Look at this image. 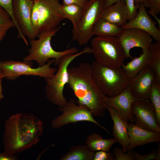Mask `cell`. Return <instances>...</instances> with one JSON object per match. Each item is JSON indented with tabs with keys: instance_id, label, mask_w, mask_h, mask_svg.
Returning <instances> with one entry per match:
<instances>
[{
	"instance_id": "6da1fadb",
	"label": "cell",
	"mask_w": 160,
	"mask_h": 160,
	"mask_svg": "<svg viewBox=\"0 0 160 160\" xmlns=\"http://www.w3.org/2000/svg\"><path fill=\"white\" fill-rule=\"evenodd\" d=\"M42 121L31 113H18L5 121L3 136L4 152L15 155L36 144L43 133Z\"/></svg>"
},
{
	"instance_id": "7a4b0ae2",
	"label": "cell",
	"mask_w": 160,
	"mask_h": 160,
	"mask_svg": "<svg viewBox=\"0 0 160 160\" xmlns=\"http://www.w3.org/2000/svg\"><path fill=\"white\" fill-rule=\"evenodd\" d=\"M68 84L77 99L76 104L87 107L93 116H103L107 96L93 80L91 64L81 63L68 68Z\"/></svg>"
},
{
	"instance_id": "3957f363",
	"label": "cell",
	"mask_w": 160,
	"mask_h": 160,
	"mask_svg": "<svg viewBox=\"0 0 160 160\" xmlns=\"http://www.w3.org/2000/svg\"><path fill=\"white\" fill-rule=\"evenodd\" d=\"M86 53H91V47H86L81 51L63 56L58 63V69L52 78L45 79L46 85L45 90L47 99L53 105L62 107L67 102L63 95L65 85L68 83V67L76 58Z\"/></svg>"
},
{
	"instance_id": "277c9868",
	"label": "cell",
	"mask_w": 160,
	"mask_h": 160,
	"mask_svg": "<svg viewBox=\"0 0 160 160\" xmlns=\"http://www.w3.org/2000/svg\"><path fill=\"white\" fill-rule=\"evenodd\" d=\"M91 65L93 80L107 97L119 95L131 81L121 67L104 65L95 61L92 62Z\"/></svg>"
},
{
	"instance_id": "5b68a950",
	"label": "cell",
	"mask_w": 160,
	"mask_h": 160,
	"mask_svg": "<svg viewBox=\"0 0 160 160\" xmlns=\"http://www.w3.org/2000/svg\"><path fill=\"white\" fill-rule=\"evenodd\" d=\"M61 27V26H58L54 29L40 33L37 40H30L31 47L28 50V54L23 58V60L35 61L40 67L46 64L50 59H53L55 60V65H57L63 56L78 52V49L75 47L62 51H57L53 49L51 40Z\"/></svg>"
},
{
	"instance_id": "8992f818",
	"label": "cell",
	"mask_w": 160,
	"mask_h": 160,
	"mask_svg": "<svg viewBox=\"0 0 160 160\" xmlns=\"http://www.w3.org/2000/svg\"><path fill=\"white\" fill-rule=\"evenodd\" d=\"M91 53L95 61L105 65L121 67L126 58L119 37L97 36L91 41Z\"/></svg>"
},
{
	"instance_id": "52a82bcc",
	"label": "cell",
	"mask_w": 160,
	"mask_h": 160,
	"mask_svg": "<svg viewBox=\"0 0 160 160\" xmlns=\"http://www.w3.org/2000/svg\"><path fill=\"white\" fill-rule=\"evenodd\" d=\"M105 0H88L83 7L82 14L72 30V41L79 45L88 43L92 37V28L105 7Z\"/></svg>"
},
{
	"instance_id": "ba28073f",
	"label": "cell",
	"mask_w": 160,
	"mask_h": 160,
	"mask_svg": "<svg viewBox=\"0 0 160 160\" xmlns=\"http://www.w3.org/2000/svg\"><path fill=\"white\" fill-rule=\"evenodd\" d=\"M55 62V59H51L43 66L33 68H32L33 63L31 61H0V72L4 78L12 81L23 75L38 76L45 79L50 78L54 75L57 70L51 67V65Z\"/></svg>"
},
{
	"instance_id": "9c48e42d",
	"label": "cell",
	"mask_w": 160,
	"mask_h": 160,
	"mask_svg": "<svg viewBox=\"0 0 160 160\" xmlns=\"http://www.w3.org/2000/svg\"><path fill=\"white\" fill-rule=\"evenodd\" d=\"M38 12L37 37L41 33L54 29L65 18L59 0H34Z\"/></svg>"
},
{
	"instance_id": "30bf717a",
	"label": "cell",
	"mask_w": 160,
	"mask_h": 160,
	"mask_svg": "<svg viewBox=\"0 0 160 160\" xmlns=\"http://www.w3.org/2000/svg\"><path fill=\"white\" fill-rule=\"evenodd\" d=\"M59 110L62 112L53 119L51 124L54 129H59L63 126L70 123L79 121H89L95 124L110 134L105 127L101 125L95 120L88 108L85 105L77 104L75 100L71 99L67 101L65 105L59 108Z\"/></svg>"
},
{
	"instance_id": "8fae6325",
	"label": "cell",
	"mask_w": 160,
	"mask_h": 160,
	"mask_svg": "<svg viewBox=\"0 0 160 160\" xmlns=\"http://www.w3.org/2000/svg\"><path fill=\"white\" fill-rule=\"evenodd\" d=\"M135 124L142 128L160 133L154 107L149 100H136L131 106Z\"/></svg>"
},
{
	"instance_id": "7c38bea8",
	"label": "cell",
	"mask_w": 160,
	"mask_h": 160,
	"mask_svg": "<svg viewBox=\"0 0 160 160\" xmlns=\"http://www.w3.org/2000/svg\"><path fill=\"white\" fill-rule=\"evenodd\" d=\"M33 3V0H12V2L14 18L23 35L30 40L36 37L31 22Z\"/></svg>"
},
{
	"instance_id": "4fadbf2b",
	"label": "cell",
	"mask_w": 160,
	"mask_h": 160,
	"mask_svg": "<svg viewBox=\"0 0 160 160\" xmlns=\"http://www.w3.org/2000/svg\"><path fill=\"white\" fill-rule=\"evenodd\" d=\"M155 77L154 71L148 65L131 79L128 86L136 100H149L151 89Z\"/></svg>"
},
{
	"instance_id": "5bb4252c",
	"label": "cell",
	"mask_w": 160,
	"mask_h": 160,
	"mask_svg": "<svg viewBox=\"0 0 160 160\" xmlns=\"http://www.w3.org/2000/svg\"><path fill=\"white\" fill-rule=\"evenodd\" d=\"M125 52L126 58L132 59L130 51L135 47L142 49L149 48L152 43L153 38L149 33L140 29L132 28L123 30L119 37Z\"/></svg>"
},
{
	"instance_id": "9a60e30c",
	"label": "cell",
	"mask_w": 160,
	"mask_h": 160,
	"mask_svg": "<svg viewBox=\"0 0 160 160\" xmlns=\"http://www.w3.org/2000/svg\"><path fill=\"white\" fill-rule=\"evenodd\" d=\"M137 14L132 20L121 27L123 30L136 28L149 33L156 42H160V30L156 26V22L149 17L143 3L139 5Z\"/></svg>"
},
{
	"instance_id": "2e32d148",
	"label": "cell",
	"mask_w": 160,
	"mask_h": 160,
	"mask_svg": "<svg viewBox=\"0 0 160 160\" xmlns=\"http://www.w3.org/2000/svg\"><path fill=\"white\" fill-rule=\"evenodd\" d=\"M136 100L128 86L121 93L113 97H106L107 105L115 110L120 115L131 123L134 121L135 117L131 111V106Z\"/></svg>"
},
{
	"instance_id": "e0dca14e",
	"label": "cell",
	"mask_w": 160,
	"mask_h": 160,
	"mask_svg": "<svg viewBox=\"0 0 160 160\" xmlns=\"http://www.w3.org/2000/svg\"><path fill=\"white\" fill-rule=\"evenodd\" d=\"M128 133L129 143L127 151L138 146L160 142V133L142 128L133 123L128 124Z\"/></svg>"
},
{
	"instance_id": "ac0fdd59",
	"label": "cell",
	"mask_w": 160,
	"mask_h": 160,
	"mask_svg": "<svg viewBox=\"0 0 160 160\" xmlns=\"http://www.w3.org/2000/svg\"><path fill=\"white\" fill-rule=\"evenodd\" d=\"M106 109L113 122V136L117 142L122 146L124 151L126 152L129 143L128 121L114 108L107 105Z\"/></svg>"
},
{
	"instance_id": "d6986e66",
	"label": "cell",
	"mask_w": 160,
	"mask_h": 160,
	"mask_svg": "<svg viewBox=\"0 0 160 160\" xmlns=\"http://www.w3.org/2000/svg\"><path fill=\"white\" fill-rule=\"evenodd\" d=\"M100 17L106 21L121 27L128 21V9L124 0L119 1L105 7Z\"/></svg>"
},
{
	"instance_id": "ffe728a7",
	"label": "cell",
	"mask_w": 160,
	"mask_h": 160,
	"mask_svg": "<svg viewBox=\"0 0 160 160\" xmlns=\"http://www.w3.org/2000/svg\"><path fill=\"white\" fill-rule=\"evenodd\" d=\"M151 57L149 47L148 49H142V53L139 57H135L126 65L124 63L121 68L127 77L132 79L145 66L149 65Z\"/></svg>"
},
{
	"instance_id": "44dd1931",
	"label": "cell",
	"mask_w": 160,
	"mask_h": 160,
	"mask_svg": "<svg viewBox=\"0 0 160 160\" xmlns=\"http://www.w3.org/2000/svg\"><path fill=\"white\" fill-rule=\"evenodd\" d=\"M123 30L121 27L109 22L100 17L94 25L92 36H115L120 37Z\"/></svg>"
},
{
	"instance_id": "7402d4cb",
	"label": "cell",
	"mask_w": 160,
	"mask_h": 160,
	"mask_svg": "<svg viewBox=\"0 0 160 160\" xmlns=\"http://www.w3.org/2000/svg\"><path fill=\"white\" fill-rule=\"evenodd\" d=\"M95 152L86 145H78L71 147L68 152L64 154L60 160H93Z\"/></svg>"
},
{
	"instance_id": "603a6c76",
	"label": "cell",
	"mask_w": 160,
	"mask_h": 160,
	"mask_svg": "<svg viewBox=\"0 0 160 160\" xmlns=\"http://www.w3.org/2000/svg\"><path fill=\"white\" fill-rule=\"evenodd\" d=\"M117 142L114 138L104 139L100 135L94 133L87 137L86 144L94 152L100 151L108 152L112 145Z\"/></svg>"
},
{
	"instance_id": "cb8c5ba5",
	"label": "cell",
	"mask_w": 160,
	"mask_h": 160,
	"mask_svg": "<svg viewBox=\"0 0 160 160\" xmlns=\"http://www.w3.org/2000/svg\"><path fill=\"white\" fill-rule=\"evenodd\" d=\"M149 49L151 57L149 65L154 71L157 79L160 81V42L152 43Z\"/></svg>"
},
{
	"instance_id": "d4e9b609",
	"label": "cell",
	"mask_w": 160,
	"mask_h": 160,
	"mask_svg": "<svg viewBox=\"0 0 160 160\" xmlns=\"http://www.w3.org/2000/svg\"><path fill=\"white\" fill-rule=\"evenodd\" d=\"M149 100L154 107L157 122L160 126V81L157 79L156 76L151 89Z\"/></svg>"
},
{
	"instance_id": "484cf974",
	"label": "cell",
	"mask_w": 160,
	"mask_h": 160,
	"mask_svg": "<svg viewBox=\"0 0 160 160\" xmlns=\"http://www.w3.org/2000/svg\"><path fill=\"white\" fill-rule=\"evenodd\" d=\"M62 5L65 18L69 20L75 27L81 16L83 7L74 4Z\"/></svg>"
},
{
	"instance_id": "4316f807",
	"label": "cell",
	"mask_w": 160,
	"mask_h": 160,
	"mask_svg": "<svg viewBox=\"0 0 160 160\" xmlns=\"http://www.w3.org/2000/svg\"><path fill=\"white\" fill-rule=\"evenodd\" d=\"M15 27L12 19L8 12L0 6V31H7Z\"/></svg>"
},
{
	"instance_id": "83f0119b",
	"label": "cell",
	"mask_w": 160,
	"mask_h": 160,
	"mask_svg": "<svg viewBox=\"0 0 160 160\" xmlns=\"http://www.w3.org/2000/svg\"><path fill=\"white\" fill-rule=\"evenodd\" d=\"M127 151V153L124 152L123 148L115 147L113 149L112 153L115 160H134V151L131 150Z\"/></svg>"
},
{
	"instance_id": "f1b7e54d",
	"label": "cell",
	"mask_w": 160,
	"mask_h": 160,
	"mask_svg": "<svg viewBox=\"0 0 160 160\" xmlns=\"http://www.w3.org/2000/svg\"><path fill=\"white\" fill-rule=\"evenodd\" d=\"M159 148L155 149L152 152L148 154L141 155L137 151H134V160H160V146Z\"/></svg>"
},
{
	"instance_id": "f546056e",
	"label": "cell",
	"mask_w": 160,
	"mask_h": 160,
	"mask_svg": "<svg viewBox=\"0 0 160 160\" xmlns=\"http://www.w3.org/2000/svg\"><path fill=\"white\" fill-rule=\"evenodd\" d=\"M126 3L129 14L128 21L132 20L137 13L139 7L135 4L134 0H124Z\"/></svg>"
},
{
	"instance_id": "4dcf8cb0",
	"label": "cell",
	"mask_w": 160,
	"mask_h": 160,
	"mask_svg": "<svg viewBox=\"0 0 160 160\" xmlns=\"http://www.w3.org/2000/svg\"><path fill=\"white\" fill-rule=\"evenodd\" d=\"M93 160H115L114 156L109 151H98L95 152Z\"/></svg>"
},
{
	"instance_id": "1f68e13d",
	"label": "cell",
	"mask_w": 160,
	"mask_h": 160,
	"mask_svg": "<svg viewBox=\"0 0 160 160\" xmlns=\"http://www.w3.org/2000/svg\"><path fill=\"white\" fill-rule=\"evenodd\" d=\"M150 10L148 13L151 15L157 16L160 13V0H147Z\"/></svg>"
},
{
	"instance_id": "d6a6232c",
	"label": "cell",
	"mask_w": 160,
	"mask_h": 160,
	"mask_svg": "<svg viewBox=\"0 0 160 160\" xmlns=\"http://www.w3.org/2000/svg\"><path fill=\"white\" fill-rule=\"evenodd\" d=\"M88 0H63V6L72 4H76L83 7Z\"/></svg>"
},
{
	"instance_id": "836d02e7",
	"label": "cell",
	"mask_w": 160,
	"mask_h": 160,
	"mask_svg": "<svg viewBox=\"0 0 160 160\" xmlns=\"http://www.w3.org/2000/svg\"><path fill=\"white\" fill-rule=\"evenodd\" d=\"M18 159L15 155H9L4 152L0 153V160H16Z\"/></svg>"
},
{
	"instance_id": "e575fe53",
	"label": "cell",
	"mask_w": 160,
	"mask_h": 160,
	"mask_svg": "<svg viewBox=\"0 0 160 160\" xmlns=\"http://www.w3.org/2000/svg\"><path fill=\"white\" fill-rule=\"evenodd\" d=\"M4 78L3 75L0 72V101L4 98L2 85V80Z\"/></svg>"
},
{
	"instance_id": "d590c367",
	"label": "cell",
	"mask_w": 160,
	"mask_h": 160,
	"mask_svg": "<svg viewBox=\"0 0 160 160\" xmlns=\"http://www.w3.org/2000/svg\"><path fill=\"white\" fill-rule=\"evenodd\" d=\"M135 4L139 7V4L141 3H143L145 7H149V4L147 0H134Z\"/></svg>"
},
{
	"instance_id": "8d00e7d4",
	"label": "cell",
	"mask_w": 160,
	"mask_h": 160,
	"mask_svg": "<svg viewBox=\"0 0 160 160\" xmlns=\"http://www.w3.org/2000/svg\"><path fill=\"white\" fill-rule=\"evenodd\" d=\"M120 0H106L105 1V7H108L113 5Z\"/></svg>"
},
{
	"instance_id": "74e56055",
	"label": "cell",
	"mask_w": 160,
	"mask_h": 160,
	"mask_svg": "<svg viewBox=\"0 0 160 160\" xmlns=\"http://www.w3.org/2000/svg\"><path fill=\"white\" fill-rule=\"evenodd\" d=\"M7 31H0V42L4 38V36L6 34Z\"/></svg>"
},
{
	"instance_id": "f35d334b",
	"label": "cell",
	"mask_w": 160,
	"mask_h": 160,
	"mask_svg": "<svg viewBox=\"0 0 160 160\" xmlns=\"http://www.w3.org/2000/svg\"><path fill=\"white\" fill-rule=\"evenodd\" d=\"M105 1H106V0H105Z\"/></svg>"
},
{
	"instance_id": "ab89813d",
	"label": "cell",
	"mask_w": 160,
	"mask_h": 160,
	"mask_svg": "<svg viewBox=\"0 0 160 160\" xmlns=\"http://www.w3.org/2000/svg\"></svg>"
}]
</instances>
